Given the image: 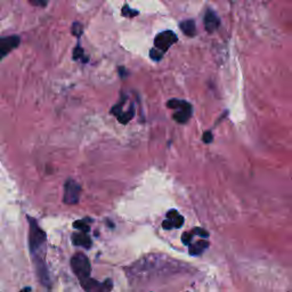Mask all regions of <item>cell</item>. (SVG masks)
Returning <instances> with one entry per match:
<instances>
[{
    "label": "cell",
    "mask_w": 292,
    "mask_h": 292,
    "mask_svg": "<svg viewBox=\"0 0 292 292\" xmlns=\"http://www.w3.org/2000/svg\"><path fill=\"white\" fill-rule=\"evenodd\" d=\"M193 236H194V233H184L182 236V242L185 245H190L193 240Z\"/></svg>",
    "instance_id": "cell-19"
},
{
    "label": "cell",
    "mask_w": 292,
    "mask_h": 292,
    "mask_svg": "<svg viewBox=\"0 0 292 292\" xmlns=\"http://www.w3.org/2000/svg\"><path fill=\"white\" fill-rule=\"evenodd\" d=\"M82 32H83L82 24H80L78 22H75V23L72 24V34H73V36L80 38V37H81Z\"/></svg>",
    "instance_id": "cell-15"
},
{
    "label": "cell",
    "mask_w": 292,
    "mask_h": 292,
    "mask_svg": "<svg viewBox=\"0 0 292 292\" xmlns=\"http://www.w3.org/2000/svg\"><path fill=\"white\" fill-rule=\"evenodd\" d=\"M202 140H203V142H204V143H206V144H210L211 142L214 141L213 133H211V131H206V133L203 134Z\"/></svg>",
    "instance_id": "cell-22"
},
{
    "label": "cell",
    "mask_w": 292,
    "mask_h": 292,
    "mask_svg": "<svg viewBox=\"0 0 292 292\" xmlns=\"http://www.w3.org/2000/svg\"><path fill=\"white\" fill-rule=\"evenodd\" d=\"M73 227H74L75 229H78V231L80 232H89V225L87 224V222L85 220H76L73 222Z\"/></svg>",
    "instance_id": "cell-14"
},
{
    "label": "cell",
    "mask_w": 292,
    "mask_h": 292,
    "mask_svg": "<svg viewBox=\"0 0 292 292\" xmlns=\"http://www.w3.org/2000/svg\"><path fill=\"white\" fill-rule=\"evenodd\" d=\"M33 257V265L34 268H36V274L39 279L40 283L43 284L44 287L49 288L51 286L50 283V276H49V272L47 269V265L46 263L44 262L43 258L39 255L32 256Z\"/></svg>",
    "instance_id": "cell-7"
},
{
    "label": "cell",
    "mask_w": 292,
    "mask_h": 292,
    "mask_svg": "<svg viewBox=\"0 0 292 292\" xmlns=\"http://www.w3.org/2000/svg\"><path fill=\"white\" fill-rule=\"evenodd\" d=\"M189 246L191 256H199L209 246V242L206 241V240H200V241L195 242L194 244H190Z\"/></svg>",
    "instance_id": "cell-12"
},
{
    "label": "cell",
    "mask_w": 292,
    "mask_h": 292,
    "mask_svg": "<svg viewBox=\"0 0 292 292\" xmlns=\"http://www.w3.org/2000/svg\"><path fill=\"white\" fill-rule=\"evenodd\" d=\"M178 216H179L178 211L175 210V209L169 210L168 213H167V218H168V219H171V220H173V219L177 218V217H178Z\"/></svg>",
    "instance_id": "cell-25"
},
{
    "label": "cell",
    "mask_w": 292,
    "mask_h": 292,
    "mask_svg": "<svg viewBox=\"0 0 292 292\" xmlns=\"http://www.w3.org/2000/svg\"><path fill=\"white\" fill-rule=\"evenodd\" d=\"M71 268L73 273L79 277V280L87 279L92 273V266H90L89 259L81 252L73 255L71 258Z\"/></svg>",
    "instance_id": "cell-3"
},
{
    "label": "cell",
    "mask_w": 292,
    "mask_h": 292,
    "mask_svg": "<svg viewBox=\"0 0 292 292\" xmlns=\"http://www.w3.org/2000/svg\"><path fill=\"white\" fill-rule=\"evenodd\" d=\"M172 221H173V225H175L176 228H180L183 226V224H184V217H182L179 215V216L173 219Z\"/></svg>",
    "instance_id": "cell-24"
},
{
    "label": "cell",
    "mask_w": 292,
    "mask_h": 292,
    "mask_svg": "<svg viewBox=\"0 0 292 292\" xmlns=\"http://www.w3.org/2000/svg\"><path fill=\"white\" fill-rule=\"evenodd\" d=\"M162 227L167 229V231H169V229H172L173 227H175V225H173V221L171 220V219H167V220H163Z\"/></svg>",
    "instance_id": "cell-23"
},
{
    "label": "cell",
    "mask_w": 292,
    "mask_h": 292,
    "mask_svg": "<svg viewBox=\"0 0 292 292\" xmlns=\"http://www.w3.org/2000/svg\"><path fill=\"white\" fill-rule=\"evenodd\" d=\"M20 292H31V288H25V289L21 290Z\"/></svg>",
    "instance_id": "cell-26"
},
{
    "label": "cell",
    "mask_w": 292,
    "mask_h": 292,
    "mask_svg": "<svg viewBox=\"0 0 292 292\" xmlns=\"http://www.w3.org/2000/svg\"><path fill=\"white\" fill-rule=\"evenodd\" d=\"M167 106L169 109L176 110V112L173 113V120L177 121L178 123H185L190 120L191 116H192V105L186 100L182 99H170L167 103Z\"/></svg>",
    "instance_id": "cell-2"
},
{
    "label": "cell",
    "mask_w": 292,
    "mask_h": 292,
    "mask_svg": "<svg viewBox=\"0 0 292 292\" xmlns=\"http://www.w3.org/2000/svg\"><path fill=\"white\" fill-rule=\"evenodd\" d=\"M179 27L184 32V34H186L187 37H194L196 34L195 22H194L193 20L183 21V22H180Z\"/></svg>",
    "instance_id": "cell-11"
},
{
    "label": "cell",
    "mask_w": 292,
    "mask_h": 292,
    "mask_svg": "<svg viewBox=\"0 0 292 292\" xmlns=\"http://www.w3.org/2000/svg\"><path fill=\"white\" fill-rule=\"evenodd\" d=\"M134 116H135V110H134V106H131L129 111H127V112H122L120 116H118L117 118L121 123L126 124L129 122L131 119H133Z\"/></svg>",
    "instance_id": "cell-13"
},
{
    "label": "cell",
    "mask_w": 292,
    "mask_h": 292,
    "mask_svg": "<svg viewBox=\"0 0 292 292\" xmlns=\"http://www.w3.org/2000/svg\"><path fill=\"white\" fill-rule=\"evenodd\" d=\"M80 283L86 292H110L113 288V281L111 279H106L104 282L94 280L92 277L80 280Z\"/></svg>",
    "instance_id": "cell-4"
},
{
    "label": "cell",
    "mask_w": 292,
    "mask_h": 292,
    "mask_svg": "<svg viewBox=\"0 0 292 292\" xmlns=\"http://www.w3.org/2000/svg\"><path fill=\"white\" fill-rule=\"evenodd\" d=\"M26 219L29 221V248L31 255H39V252L46 245L47 235L33 217L27 216Z\"/></svg>",
    "instance_id": "cell-1"
},
{
    "label": "cell",
    "mask_w": 292,
    "mask_h": 292,
    "mask_svg": "<svg viewBox=\"0 0 292 292\" xmlns=\"http://www.w3.org/2000/svg\"><path fill=\"white\" fill-rule=\"evenodd\" d=\"M163 55H165V53H162L161 50L156 49V48H152L151 51H149V56H151V58L153 61H160L162 58Z\"/></svg>",
    "instance_id": "cell-16"
},
{
    "label": "cell",
    "mask_w": 292,
    "mask_h": 292,
    "mask_svg": "<svg viewBox=\"0 0 292 292\" xmlns=\"http://www.w3.org/2000/svg\"><path fill=\"white\" fill-rule=\"evenodd\" d=\"M21 39L19 36H7L0 39V54L1 57H6L10 51L19 47Z\"/></svg>",
    "instance_id": "cell-8"
},
{
    "label": "cell",
    "mask_w": 292,
    "mask_h": 292,
    "mask_svg": "<svg viewBox=\"0 0 292 292\" xmlns=\"http://www.w3.org/2000/svg\"><path fill=\"white\" fill-rule=\"evenodd\" d=\"M80 193H81V186L73 179H68L64 185L63 202L69 206L76 204L79 202Z\"/></svg>",
    "instance_id": "cell-5"
},
{
    "label": "cell",
    "mask_w": 292,
    "mask_h": 292,
    "mask_svg": "<svg viewBox=\"0 0 292 292\" xmlns=\"http://www.w3.org/2000/svg\"><path fill=\"white\" fill-rule=\"evenodd\" d=\"M82 57L83 49L78 45V46L74 48V50H73V60H82Z\"/></svg>",
    "instance_id": "cell-18"
},
{
    "label": "cell",
    "mask_w": 292,
    "mask_h": 292,
    "mask_svg": "<svg viewBox=\"0 0 292 292\" xmlns=\"http://www.w3.org/2000/svg\"><path fill=\"white\" fill-rule=\"evenodd\" d=\"M193 233H194V234L201 236V238H203V239H207L208 236H209V233H208L206 231V229L200 228V227H195V228H194L193 229Z\"/></svg>",
    "instance_id": "cell-20"
},
{
    "label": "cell",
    "mask_w": 292,
    "mask_h": 292,
    "mask_svg": "<svg viewBox=\"0 0 292 292\" xmlns=\"http://www.w3.org/2000/svg\"><path fill=\"white\" fill-rule=\"evenodd\" d=\"M29 2L36 7H46L48 0H29Z\"/></svg>",
    "instance_id": "cell-21"
},
{
    "label": "cell",
    "mask_w": 292,
    "mask_h": 292,
    "mask_svg": "<svg viewBox=\"0 0 292 292\" xmlns=\"http://www.w3.org/2000/svg\"><path fill=\"white\" fill-rule=\"evenodd\" d=\"M177 40H178V38H177V36L172 32V31L170 30L163 31V32L159 33L158 36L155 37L154 47L156 49L161 50L162 53H166V51L168 50L173 44L177 43Z\"/></svg>",
    "instance_id": "cell-6"
},
{
    "label": "cell",
    "mask_w": 292,
    "mask_h": 292,
    "mask_svg": "<svg viewBox=\"0 0 292 292\" xmlns=\"http://www.w3.org/2000/svg\"><path fill=\"white\" fill-rule=\"evenodd\" d=\"M138 13L137 10H135V9H131L129 6H123V8H122V15L123 16H127V17H134V16H136V15H138Z\"/></svg>",
    "instance_id": "cell-17"
},
{
    "label": "cell",
    "mask_w": 292,
    "mask_h": 292,
    "mask_svg": "<svg viewBox=\"0 0 292 292\" xmlns=\"http://www.w3.org/2000/svg\"><path fill=\"white\" fill-rule=\"evenodd\" d=\"M219 25H220V20H219L217 14L213 9H208L206 15H204V27H206L207 32H215Z\"/></svg>",
    "instance_id": "cell-9"
},
{
    "label": "cell",
    "mask_w": 292,
    "mask_h": 292,
    "mask_svg": "<svg viewBox=\"0 0 292 292\" xmlns=\"http://www.w3.org/2000/svg\"><path fill=\"white\" fill-rule=\"evenodd\" d=\"M72 242L74 245L82 246L85 249H90V246H92V239L85 232L74 233L72 235Z\"/></svg>",
    "instance_id": "cell-10"
}]
</instances>
